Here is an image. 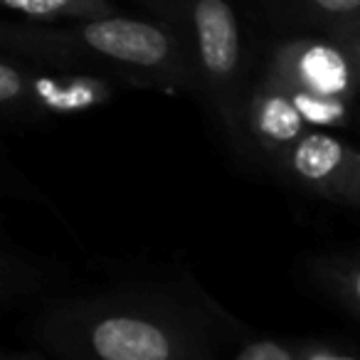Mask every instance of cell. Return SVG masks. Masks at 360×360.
Returning <instances> with one entry per match:
<instances>
[{
  "instance_id": "obj_8",
  "label": "cell",
  "mask_w": 360,
  "mask_h": 360,
  "mask_svg": "<svg viewBox=\"0 0 360 360\" xmlns=\"http://www.w3.org/2000/svg\"><path fill=\"white\" fill-rule=\"evenodd\" d=\"M3 6L20 15L35 20H55L57 15H84V13H101L106 6L101 3H72V0H6Z\"/></svg>"
},
{
  "instance_id": "obj_3",
  "label": "cell",
  "mask_w": 360,
  "mask_h": 360,
  "mask_svg": "<svg viewBox=\"0 0 360 360\" xmlns=\"http://www.w3.org/2000/svg\"><path fill=\"white\" fill-rule=\"evenodd\" d=\"M91 345L101 360H168L170 340L160 328L131 316L101 321L91 333Z\"/></svg>"
},
{
  "instance_id": "obj_10",
  "label": "cell",
  "mask_w": 360,
  "mask_h": 360,
  "mask_svg": "<svg viewBox=\"0 0 360 360\" xmlns=\"http://www.w3.org/2000/svg\"><path fill=\"white\" fill-rule=\"evenodd\" d=\"M20 84V75L11 65H0V99H3V104H11L18 99Z\"/></svg>"
},
{
  "instance_id": "obj_5",
  "label": "cell",
  "mask_w": 360,
  "mask_h": 360,
  "mask_svg": "<svg viewBox=\"0 0 360 360\" xmlns=\"http://www.w3.org/2000/svg\"><path fill=\"white\" fill-rule=\"evenodd\" d=\"M301 126H304V119L291 101V94L271 91L257 99L255 129L259 131L262 139L271 143H289L301 136Z\"/></svg>"
},
{
  "instance_id": "obj_7",
  "label": "cell",
  "mask_w": 360,
  "mask_h": 360,
  "mask_svg": "<svg viewBox=\"0 0 360 360\" xmlns=\"http://www.w3.org/2000/svg\"><path fill=\"white\" fill-rule=\"evenodd\" d=\"M37 94L42 104H47L55 111H77L96 104L101 96V89L94 82H72V84H57L52 79L37 82Z\"/></svg>"
},
{
  "instance_id": "obj_4",
  "label": "cell",
  "mask_w": 360,
  "mask_h": 360,
  "mask_svg": "<svg viewBox=\"0 0 360 360\" xmlns=\"http://www.w3.org/2000/svg\"><path fill=\"white\" fill-rule=\"evenodd\" d=\"M195 30L200 40V55L210 75L225 77L235 70L240 57L237 20L230 6L222 0H202L195 6Z\"/></svg>"
},
{
  "instance_id": "obj_6",
  "label": "cell",
  "mask_w": 360,
  "mask_h": 360,
  "mask_svg": "<svg viewBox=\"0 0 360 360\" xmlns=\"http://www.w3.org/2000/svg\"><path fill=\"white\" fill-rule=\"evenodd\" d=\"M345 158L348 153L335 139L326 134H311L296 143L291 165L306 180H328L333 173H338Z\"/></svg>"
},
{
  "instance_id": "obj_14",
  "label": "cell",
  "mask_w": 360,
  "mask_h": 360,
  "mask_svg": "<svg viewBox=\"0 0 360 360\" xmlns=\"http://www.w3.org/2000/svg\"><path fill=\"white\" fill-rule=\"evenodd\" d=\"M353 286H355V296H358V299H360V271H358V274H355Z\"/></svg>"
},
{
  "instance_id": "obj_12",
  "label": "cell",
  "mask_w": 360,
  "mask_h": 360,
  "mask_svg": "<svg viewBox=\"0 0 360 360\" xmlns=\"http://www.w3.org/2000/svg\"><path fill=\"white\" fill-rule=\"evenodd\" d=\"M316 8L330 15H345V13H358L360 0H319Z\"/></svg>"
},
{
  "instance_id": "obj_2",
  "label": "cell",
  "mask_w": 360,
  "mask_h": 360,
  "mask_svg": "<svg viewBox=\"0 0 360 360\" xmlns=\"http://www.w3.org/2000/svg\"><path fill=\"white\" fill-rule=\"evenodd\" d=\"M286 72L294 89L345 101L353 91V72L345 55L326 42H306L289 52Z\"/></svg>"
},
{
  "instance_id": "obj_13",
  "label": "cell",
  "mask_w": 360,
  "mask_h": 360,
  "mask_svg": "<svg viewBox=\"0 0 360 360\" xmlns=\"http://www.w3.org/2000/svg\"><path fill=\"white\" fill-rule=\"evenodd\" d=\"M309 360H355V358H350V355H333V353H323V350H319V353H311Z\"/></svg>"
},
{
  "instance_id": "obj_9",
  "label": "cell",
  "mask_w": 360,
  "mask_h": 360,
  "mask_svg": "<svg viewBox=\"0 0 360 360\" xmlns=\"http://www.w3.org/2000/svg\"><path fill=\"white\" fill-rule=\"evenodd\" d=\"M291 101L299 109L301 119L316 126H343L345 124V101L338 99H326V96H316L309 91L294 89L291 91Z\"/></svg>"
},
{
  "instance_id": "obj_1",
  "label": "cell",
  "mask_w": 360,
  "mask_h": 360,
  "mask_svg": "<svg viewBox=\"0 0 360 360\" xmlns=\"http://www.w3.org/2000/svg\"><path fill=\"white\" fill-rule=\"evenodd\" d=\"M91 50L139 67H155L168 57V35L148 22L129 20V18H104L94 20L82 32Z\"/></svg>"
},
{
  "instance_id": "obj_11",
  "label": "cell",
  "mask_w": 360,
  "mask_h": 360,
  "mask_svg": "<svg viewBox=\"0 0 360 360\" xmlns=\"http://www.w3.org/2000/svg\"><path fill=\"white\" fill-rule=\"evenodd\" d=\"M237 360H294V358H291L284 348H279V345H274V343H257V345H250Z\"/></svg>"
}]
</instances>
